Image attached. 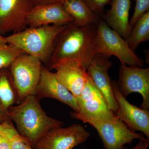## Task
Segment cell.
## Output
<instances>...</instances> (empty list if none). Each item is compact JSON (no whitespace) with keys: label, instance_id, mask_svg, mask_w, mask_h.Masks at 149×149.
Segmentation results:
<instances>
[{"label":"cell","instance_id":"1","mask_svg":"<svg viewBox=\"0 0 149 149\" xmlns=\"http://www.w3.org/2000/svg\"><path fill=\"white\" fill-rule=\"evenodd\" d=\"M96 24L79 27L72 23L66 25L57 37L48 63L54 65L68 60H77L86 68L97 54Z\"/></svg>","mask_w":149,"mask_h":149},{"label":"cell","instance_id":"2","mask_svg":"<svg viewBox=\"0 0 149 149\" xmlns=\"http://www.w3.org/2000/svg\"><path fill=\"white\" fill-rule=\"evenodd\" d=\"M7 116L15 123L17 132L35 148L42 136L52 128L62 127V121L47 115L34 95L25 98L8 110Z\"/></svg>","mask_w":149,"mask_h":149},{"label":"cell","instance_id":"3","mask_svg":"<svg viewBox=\"0 0 149 149\" xmlns=\"http://www.w3.org/2000/svg\"><path fill=\"white\" fill-rule=\"evenodd\" d=\"M66 26L27 27L21 32L5 37L6 43L14 45L25 54L38 58L43 63H47L55 41Z\"/></svg>","mask_w":149,"mask_h":149},{"label":"cell","instance_id":"4","mask_svg":"<svg viewBox=\"0 0 149 149\" xmlns=\"http://www.w3.org/2000/svg\"><path fill=\"white\" fill-rule=\"evenodd\" d=\"M71 117L89 123L97 131L103 143L104 149H126L125 145L135 139H145L143 134L131 131L116 116L111 120L94 119L76 112H70Z\"/></svg>","mask_w":149,"mask_h":149},{"label":"cell","instance_id":"5","mask_svg":"<svg viewBox=\"0 0 149 149\" xmlns=\"http://www.w3.org/2000/svg\"><path fill=\"white\" fill-rule=\"evenodd\" d=\"M96 42L98 54L109 58L115 56L121 63L129 66H143V60L129 47L126 40L101 19L96 24Z\"/></svg>","mask_w":149,"mask_h":149},{"label":"cell","instance_id":"6","mask_svg":"<svg viewBox=\"0 0 149 149\" xmlns=\"http://www.w3.org/2000/svg\"><path fill=\"white\" fill-rule=\"evenodd\" d=\"M42 63L38 58L24 54L9 67L17 93V103L34 95L40 81Z\"/></svg>","mask_w":149,"mask_h":149},{"label":"cell","instance_id":"7","mask_svg":"<svg viewBox=\"0 0 149 149\" xmlns=\"http://www.w3.org/2000/svg\"><path fill=\"white\" fill-rule=\"evenodd\" d=\"M91 136L89 131L79 124L67 128H52L39 140L35 149H72L85 143Z\"/></svg>","mask_w":149,"mask_h":149},{"label":"cell","instance_id":"8","mask_svg":"<svg viewBox=\"0 0 149 149\" xmlns=\"http://www.w3.org/2000/svg\"><path fill=\"white\" fill-rule=\"evenodd\" d=\"M117 84L119 91L124 97L132 93H139L143 99L141 108L149 109V67L141 68L121 63Z\"/></svg>","mask_w":149,"mask_h":149},{"label":"cell","instance_id":"9","mask_svg":"<svg viewBox=\"0 0 149 149\" xmlns=\"http://www.w3.org/2000/svg\"><path fill=\"white\" fill-rule=\"evenodd\" d=\"M31 0H0V32L17 33L27 27Z\"/></svg>","mask_w":149,"mask_h":149},{"label":"cell","instance_id":"10","mask_svg":"<svg viewBox=\"0 0 149 149\" xmlns=\"http://www.w3.org/2000/svg\"><path fill=\"white\" fill-rule=\"evenodd\" d=\"M76 99L80 114L99 120H111L116 117L88 75L81 95Z\"/></svg>","mask_w":149,"mask_h":149},{"label":"cell","instance_id":"11","mask_svg":"<svg viewBox=\"0 0 149 149\" xmlns=\"http://www.w3.org/2000/svg\"><path fill=\"white\" fill-rule=\"evenodd\" d=\"M113 92L118 104L116 115L134 132L141 131L149 139V111L130 104L121 95L117 83L112 81Z\"/></svg>","mask_w":149,"mask_h":149},{"label":"cell","instance_id":"12","mask_svg":"<svg viewBox=\"0 0 149 149\" xmlns=\"http://www.w3.org/2000/svg\"><path fill=\"white\" fill-rule=\"evenodd\" d=\"M109 58L97 54L87 67L88 75L105 100L109 108L116 114L118 109L113 92L112 81L109 74V69L112 62Z\"/></svg>","mask_w":149,"mask_h":149},{"label":"cell","instance_id":"13","mask_svg":"<svg viewBox=\"0 0 149 149\" xmlns=\"http://www.w3.org/2000/svg\"><path fill=\"white\" fill-rule=\"evenodd\" d=\"M34 95L40 100L44 98L55 99L70 107L74 111H80L76 98L59 82L55 72H51L43 65L40 81Z\"/></svg>","mask_w":149,"mask_h":149},{"label":"cell","instance_id":"14","mask_svg":"<svg viewBox=\"0 0 149 149\" xmlns=\"http://www.w3.org/2000/svg\"><path fill=\"white\" fill-rule=\"evenodd\" d=\"M55 70L57 79L77 99L82 93L88 75L84 65L77 60L59 62L52 68Z\"/></svg>","mask_w":149,"mask_h":149},{"label":"cell","instance_id":"15","mask_svg":"<svg viewBox=\"0 0 149 149\" xmlns=\"http://www.w3.org/2000/svg\"><path fill=\"white\" fill-rule=\"evenodd\" d=\"M72 22L73 18L64 9L62 3L33 7L27 18V26L31 27L47 25L63 26Z\"/></svg>","mask_w":149,"mask_h":149},{"label":"cell","instance_id":"16","mask_svg":"<svg viewBox=\"0 0 149 149\" xmlns=\"http://www.w3.org/2000/svg\"><path fill=\"white\" fill-rule=\"evenodd\" d=\"M110 4L111 8L102 15L105 22L126 40L132 29L129 20L130 0H112Z\"/></svg>","mask_w":149,"mask_h":149},{"label":"cell","instance_id":"17","mask_svg":"<svg viewBox=\"0 0 149 149\" xmlns=\"http://www.w3.org/2000/svg\"><path fill=\"white\" fill-rule=\"evenodd\" d=\"M62 4L73 18L72 24L76 27L96 24L101 19L100 16L93 12L83 0H64Z\"/></svg>","mask_w":149,"mask_h":149},{"label":"cell","instance_id":"18","mask_svg":"<svg viewBox=\"0 0 149 149\" xmlns=\"http://www.w3.org/2000/svg\"><path fill=\"white\" fill-rule=\"evenodd\" d=\"M1 70H0V112L4 113L7 116V113L9 109L17 103V93L9 70H3L2 72H1Z\"/></svg>","mask_w":149,"mask_h":149},{"label":"cell","instance_id":"19","mask_svg":"<svg viewBox=\"0 0 149 149\" xmlns=\"http://www.w3.org/2000/svg\"><path fill=\"white\" fill-rule=\"evenodd\" d=\"M149 40V11H148L136 22L126 41L129 47L135 52L140 44Z\"/></svg>","mask_w":149,"mask_h":149},{"label":"cell","instance_id":"20","mask_svg":"<svg viewBox=\"0 0 149 149\" xmlns=\"http://www.w3.org/2000/svg\"><path fill=\"white\" fill-rule=\"evenodd\" d=\"M0 133L8 139L11 149H35L19 133L10 120L0 124Z\"/></svg>","mask_w":149,"mask_h":149},{"label":"cell","instance_id":"21","mask_svg":"<svg viewBox=\"0 0 149 149\" xmlns=\"http://www.w3.org/2000/svg\"><path fill=\"white\" fill-rule=\"evenodd\" d=\"M25 54L18 47L7 44L0 47V70L9 67L20 56Z\"/></svg>","mask_w":149,"mask_h":149},{"label":"cell","instance_id":"22","mask_svg":"<svg viewBox=\"0 0 149 149\" xmlns=\"http://www.w3.org/2000/svg\"><path fill=\"white\" fill-rule=\"evenodd\" d=\"M136 6L131 19L129 21L130 26L133 27L136 22L146 12L149 11V0H135Z\"/></svg>","mask_w":149,"mask_h":149},{"label":"cell","instance_id":"23","mask_svg":"<svg viewBox=\"0 0 149 149\" xmlns=\"http://www.w3.org/2000/svg\"><path fill=\"white\" fill-rule=\"evenodd\" d=\"M91 10L100 16L104 14V8L112 0H83Z\"/></svg>","mask_w":149,"mask_h":149},{"label":"cell","instance_id":"24","mask_svg":"<svg viewBox=\"0 0 149 149\" xmlns=\"http://www.w3.org/2000/svg\"><path fill=\"white\" fill-rule=\"evenodd\" d=\"M64 0H31L33 7L49 4L62 3Z\"/></svg>","mask_w":149,"mask_h":149},{"label":"cell","instance_id":"25","mask_svg":"<svg viewBox=\"0 0 149 149\" xmlns=\"http://www.w3.org/2000/svg\"><path fill=\"white\" fill-rule=\"evenodd\" d=\"M0 149H11L10 141L1 133H0Z\"/></svg>","mask_w":149,"mask_h":149},{"label":"cell","instance_id":"26","mask_svg":"<svg viewBox=\"0 0 149 149\" xmlns=\"http://www.w3.org/2000/svg\"><path fill=\"white\" fill-rule=\"evenodd\" d=\"M149 146V140L147 138L140 140L136 146L131 149H148Z\"/></svg>","mask_w":149,"mask_h":149},{"label":"cell","instance_id":"27","mask_svg":"<svg viewBox=\"0 0 149 149\" xmlns=\"http://www.w3.org/2000/svg\"><path fill=\"white\" fill-rule=\"evenodd\" d=\"M5 40V37L2 36L0 32V47L6 46L7 45Z\"/></svg>","mask_w":149,"mask_h":149},{"label":"cell","instance_id":"28","mask_svg":"<svg viewBox=\"0 0 149 149\" xmlns=\"http://www.w3.org/2000/svg\"></svg>","mask_w":149,"mask_h":149}]
</instances>
